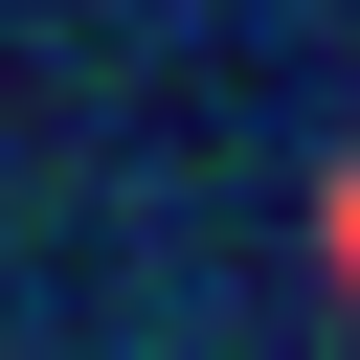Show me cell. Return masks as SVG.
<instances>
[{"mask_svg":"<svg viewBox=\"0 0 360 360\" xmlns=\"http://www.w3.org/2000/svg\"><path fill=\"white\" fill-rule=\"evenodd\" d=\"M338 248H360V180H338Z\"/></svg>","mask_w":360,"mask_h":360,"instance_id":"cell-1","label":"cell"}]
</instances>
